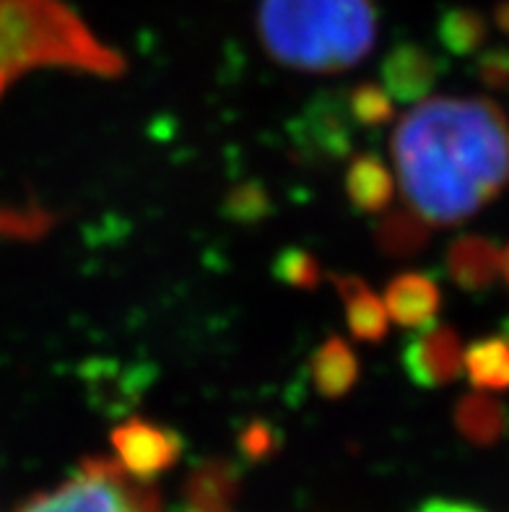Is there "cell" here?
Masks as SVG:
<instances>
[{
	"instance_id": "3",
	"label": "cell",
	"mask_w": 509,
	"mask_h": 512,
	"mask_svg": "<svg viewBox=\"0 0 509 512\" xmlns=\"http://www.w3.org/2000/svg\"><path fill=\"white\" fill-rule=\"evenodd\" d=\"M34 68L107 76L123 71V60L63 0H0V97Z\"/></svg>"
},
{
	"instance_id": "2",
	"label": "cell",
	"mask_w": 509,
	"mask_h": 512,
	"mask_svg": "<svg viewBox=\"0 0 509 512\" xmlns=\"http://www.w3.org/2000/svg\"><path fill=\"white\" fill-rule=\"evenodd\" d=\"M258 34L276 63L302 73H341L377 39L372 0H260Z\"/></svg>"
},
{
	"instance_id": "14",
	"label": "cell",
	"mask_w": 509,
	"mask_h": 512,
	"mask_svg": "<svg viewBox=\"0 0 509 512\" xmlns=\"http://www.w3.org/2000/svg\"><path fill=\"white\" fill-rule=\"evenodd\" d=\"M455 427L478 448H491L509 432V409L494 396L478 390L468 393L455 406Z\"/></svg>"
},
{
	"instance_id": "17",
	"label": "cell",
	"mask_w": 509,
	"mask_h": 512,
	"mask_svg": "<svg viewBox=\"0 0 509 512\" xmlns=\"http://www.w3.org/2000/svg\"><path fill=\"white\" fill-rule=\"evenodd\" d=\"M374 240L382 253L393 258H408V255L424 250L429 242V224L421 219L413 208H395L382 211L374 227Z\"/></svg>"
},
{
	"instance_id": "6",
	"label": "cell",
	"mask_w": 509,
	"mask_h": 512,
	"mask_svg": "<svg viewBox=\"0 0 509 512\" xmlns=\"http://www.w3.org/2000/svg\"><path fill=\"white\" fill-rule=\"evenodd\" d=\"M354 120L341 94H320L291 123L294 146L315 162H338L351 151Z\"/></svg>"
},
{
	"instance_id": "15",
	"label": "cell",
	"mask_w": 509,
	"mask_h": 512,
	"mask_svg": "<svg viewBox=\"0 0 509 512\" xmlns=\"http://www.w3.org/2000/svg\"><path fill=\"white\" fill-rule=\"evenodd\" d=\"M310 372L317 393L336 401L354 390L359 380V359L341 336H330L312 354Z\"/></svg>"
},
{
	"instance_id": "7",
	"label": "cell",
	"mask_w": 509,
	"mask_h": 512,
	"mask_svg": "<svg viewBox=\"0 0 509 512\" xmlns=\"http://www.w3.org/2000/svg\"><path fill=\"white\" fill-rule=\"evenodd\" d=\"M463 341L450 325L432 323L419 328L403 346V370L413 385L424 390L455 383L463 375Z\"/></svg>"
},
{
	"instance_id": "5",
	"label": "cell",
	"mask_w": 509,
	"mask_h": 512,
	"mask_svg": "<svg viewBox=\"0 0 509 512\" xmlns=\"http://www.w3.org/2000/svg\"><path fill=\"white\" fill-rule=\"evenodd\" d=\"M112 448H115V463L133 479L151 484L185 453V440L180 432L156 424L151 419H128L112 432Z\"/></svg>"
},
{
	"instance_id": "11",
	"label": "cell",
	"mask_w": 509,
	"mask_h": 512,
	"mask_svg": "<svg viewBox=\"0 0 509 512\" xmlns=\"http://www.w3.org/2000/svg\"><path fill=\"white\" fill-rule=\"evenodd\" d=\"M499 250L497 242L481 234H463L447 247V273L465 292L481 294L494 286L499 276Z\"/></svg>"
},
{
	"instance_id": "4",
	"label": "cell",
	"mask_w": 509,
	"mask_h": 512,
	"mask_svg": "<svg viewBox=\"0 0 509 512\" xmlns=\"http://www.w3.org/2000/svg\"><path fill=\"white\" fill-rule=\"evenodd\" d=\"M19 512H162L159 494L115 461L86 458L58 487L37 494Z\"/></svg>"
},
{
	"instance_id": "22",
	"label": "cell",
	"mask_w": 509,
	"mask_h": 512,
	"mask_svg": "<svg viewBox=\"0 0 509 512\" xmlns=\"http://www.w3.org/2000/svg\"><path fill=\"white\" fill-rule=\"evenodd\" d=\"M476 76L484 86L494 91L509 89V50L494 47V50L478 52L476 55Z\"/></svg>"
},
{
	"instance_id": "26",
	"label": "cell",
	"mask_w": 509,
	"mask_h": 512,
	"mask_svg": "<svg viewBox=\"0 0 509 512\" xmlns=\"http://www.w3.org/2000/svg\"><path fill=\"white\" fill-rule=\"evenodd\" d=\"M21 224L26 227V219H21V216H6V214H0V229L6 232V229H21Z\"/></svg>"
},
{
	"instance_id": "18",
	"label": "cell",
	"mask_w": 509,
	"mask_h": 512,
	"mask_svg": "<svg viewBox=\"0 0 509 512\" xmlns=\"http://www.w3.org/2000/svg\"><path fill=\"white\" fill-rule=\"evenodd\" d=\"M439 45L445 47L455 58H468L478 55L489 37V24H486L484 13L473 11V8L455 6L445 8L439 16L437 24Z\"/></svg>"
},
{
	"instance_id": "16",
	"label": "cell",
	"mask_w": 509,
	"mask_h": 512,
	"mask_svg": "<svg viewBox=\"0 0 509 512\" xmlns=\"http://www.w3.org/2000/svg\"><path fill=\"white\" fill-rule=\"evenodd\" d=\"M463 372L476 390H509V331L478 338L463 354Z\"/></svg>"
},
{
	"instance_id": "21",
	"label": "cell",
	"mask_w": 509,
	"mask_h": 512,
	"mask_svg": "<svg viewBox=\"0 0 509 512\" xmlns=\"http://www.w3.org/2000/svg\"><path fill=\"white\" fill-rule=\"evenodd\" d=\"M278 450V432L273 429V424L268 422H255L247 424L239 435V453L245 455L250 463H260L265 458H271Z\"/></svg>"
},
{
	"instance_id": "8",
	"label": "cell",
	"mask_w": 509,
	"mask_h": 512,
	"mask_svg": "<svg viewBox=\"0 0 509 512\" xmlns=\"http://www.w3.org/2000/svg\"><path fill=\"white\" fill-rule=\"evenodd\" d=\"M445 73V63L432 50L416 42H400L382 60V89L393 102L419 104L429 99V91Z\"/></svg>"
},
{
	"instance_id": "20",
	"label": "cell",
	"mask_w": 509,
	"mask_h": 512,
	"mask_svg": "<svg viewBox=\"0 0 509 512\" xmlns=\"http://www.w3.org/2000/svg\"><path fill=\"white\" fill-rule=\"evenodd\" d=\"M273 276L291 289L312 292L323 281V268L310 253H304L299 247H286L273 260Z\"/></svg>"
},
{
	"instance_id": "10",
	"label": "cell",
	"mask_w": 509,
	"mask_h": 512,
	"mask_svg": "<svg viewBox=\"0 0 509 512\" xmlns=\"http://www.w3.org/2000/svg\"><path fill=\"white\" fill-rule=\"evenodd\" d=\"M387 318L400 328H426L437 323L439 307H442V289L432 273H400L385 289Z\"/></svg>"
},
{
	"instance_id": "27",
	"label": "cell",
	"mask_w": 509,
	"mask_h": 512,
	"mask_svg": "<svg viewBox=\"0 0 509 512\" xmlns=\"http://www.w3.org/2000/svg\"><path fill=\"white\" fill-rule=\"evenodd\" d=\"M499 273H502L504 281H507V286H509V245L504 247L502 253H499Z\"/></svg>"
},
{
	"instance_id": "13",
	"label": "cell",
	"mask_w": 509,
	"mask_h": 512,
	"mask_svg": "<svg viewBox=\"0 0 509 512\" xmlns=\"http://www.w3.org/2000/svg\"><path fill=\"white\" fill-rule=\"evenodd\" d=\"M343 305H346V323L351 336L367 344H377L387 336L390 318H387L385 302L369 289V284L359 276H333Z\"/></svg>"
},
{
	"instance_id": "23",
	"label": "cell",
	"mask_w": 509,
	"mask_h": 512,
	"mask_svg": "<svg viewBox=\"0 0 509 512\" xmlns=\"http://www.w3.org/2000/svg\"><path fill=\"white\" fill-rule=\"evenodd\" d=\"M265 211H268V198H265L258 185H245V188L234 190L232 198H229V214L234 219H258Z\"/></svg>"
},
{
	"instance_id": "19",
	"label": "cell",
	"mask_w": 509,
	"mask_h": 512,
	"mask_svg": "<svg viewBox=\"0 0 509 512\" xmlns=\"http://www.w3.org/2000/svg\"><path fill=\"white\" fill-rule=\"evenodd\" d=\"M348 115L361 128H380L395 117V102L382 86L361 84L346 97Z\"/></svg>"
},
{
	"instance_id": "25",
	"label": "cell",
	"mask_w": 509,
	"mask_h": 512,
	"mask_svg": "<svg viewBox=\"0 0 509 512\" xmlns=\"http://www.w3.org/2000/svg\"><path fill=\"white\" fill-rule=\"evenodd\" d=\"M494 24H497L504 34H509V0H504V3H499V6L494 8Z\"/></svg>"
},
{
	"instance_id": "24",
	"label": "cell",
	"mask_w": 509,
	"mask_h": 512,
	"mask_svg": "<svg viewBox=\"0 0 509 512\" xmlns=\"http://www.w3.org/2000/svg\"><path fill=\"white\" fill-rule=\"evenodd\" d=\"M416 512H486L471 502H452V500H429Z\"/></svg>"
},
{
	"instance_id": "12",
	"label": "cell",
	"mask_w": 509,
	"mask_h": 512,
	"mask_svg": "<svg viewBox=\"0 0 509 512\" xmlns=\"http://www.w3.org/2000/svg\"><path fill=\"white\" fill-rule=\"evenodd\" d=\"M346 195L361 214H382L395 195V180L377 154H356L346 169Z\"/></svg>"
},
{
	"instance_id": "9",
	"label": "cell",
	"mask_w": 509,
	"mask_h": 512,
	"mask_svg": "<svg viewBox=\"0 0 509 512\" xmlns=\"http://www.w3.org/2000/svg\"><path fill=\"white\" fill-rule=\"evenodd\" d=\"M242 471L226 458H208L187 474L169 512H239Z\"/></svg>"
},
{
	"instance_id": "1",
	"label": "cell",
	"mask_w": 509,
	"mask_h": 512,
	"mask_svg": "<svg viewBox=\"0 0 509 512\" xmlns=\"http://www.w3.org/2000/svg\"><path fill=\"white\" fill-rule=\"evenodd\" d=\"M393 159L408 208L455 227L509 185V117L489 99H424L395 128Z\"/></svg>"
}]
</instances>
